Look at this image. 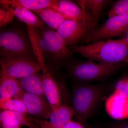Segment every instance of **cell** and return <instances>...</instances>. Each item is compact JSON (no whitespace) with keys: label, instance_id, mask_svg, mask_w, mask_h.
<instances>
[{"label":"cell","instance_id":"obj_1","mask_svg":"<svg viewBox=\"0 0 128 128\" xmlns=\"http://www.w3.org/2000/svg\"><path fill=\"white\" fill-rule=\"evenodd\" d=\"M73 53L99 63L128 64V44L124 38L108 39L72 47Z\"/></svg>","mask_w":128,"mask_h":128},{"label":"cell","instance_id":"obj_2","mask_svg":"<svg viewBox=\"0 0 128 128\" xmlns=\"http://www.w3.org/2000/svg\"><path fill=\"white\" fill-rule=\"evenodd\" d=\"M104 93L100 85L80 82L73 88L72 107L78 122L86 126L88 120L94 112Z\"/></svg>","mask_w":128,"mask_h":128},{"label":"cell","instance_id":"obj_3","mask_svg":"<svg viewBox=\"0 0 128 128\" xmlns=\"http://www.w3.org/2000/svg\"><path fill=\"white\" fill-rule=\"evenodd\" d=\"M125 63L106 64L96 63L92 60L72 63L67 66L69 75L80 82H87L108 78L116 73Z\"/></svg>","mask_w":128,"mask_h":128},{"label":"cell","instance_id":"obj_4","mask_svg":"<svg viewBox=\"0 0 128 128\" xmlns=\"http://www.w3.org/2000/svg\"><path fill=\"white\" fill-rule=\"evenodd\" d=\"M0 50L1 58L36 59L29 38L27 39L22 33L17 30L0 33Z\"/></svg>","mask_w":128,"mask_h":128},{"label":"cell","instance_id":"obj_5","mask_svg":"<svg viewBox=\"0 0 128 128\" xmlns=\"http://www.w3.org/2000/svg\"><path fill=\"white\" fill-rule=\"evenodd\" d=\"M44 56H48L56 61H64L70 58L73 52L65 43L57 31L50 28L39 29Z\"/></svg>","mask_w":128,"mask_h":128},{"label":"cell","instance_id":"obj_6","mask_svg":"<svg viewBox=\"0 0 128 128\" xmlns=\"http://www.w3.org/2000/svg\"><path fill=\"white\" fill-rule=\"evenodd\" d=\"M56 31L66 46L73 47L82 41L86 42L94 32L92 28L86 22L72 20L65 21Z\"/></svg>","mask_w":128,"mask_h":128},{"label":"cell","instance_id":"obj_7","mask_svg":"<svg viewBox=\"0 0 128 128\" xmlns=\"http://www.w3.org/2000/svg\"><path fill=\"white\" fill-rule=\"evenodd\" d=\"M128 28V16H115L108 17L102 26L94 30L86 43L110 39L124 33Z\"/></svg>","mask_w":128,"mask_h":128},{"label":"cell","instance_id":"obj_8","mask_svg":"<svg viewBox=\"0 0 128 128\" xmlns=\"http://www.w3.org/2000/svg\"><path fill=\"white\" fill-rule=\"evenodd\" d=\"M0 65L17 79L38 73L43 68L36 60L25 58H1Z\"/></svg>","mask_w":128,"mask_h":128},{"label":"cell","instance_id":"obj_9","mask_svg":"<svg viewBox=\"0 0 128 128\" xmlns=\"http://www.w3.org/2000/svg\"><path fill=\"white\" fill-rule=\"evenodd\" d=\"M52 9L68 18L70 20L80 21L94 28V17L90 12L83 10L74 2L68 0H56Z\"/></svg>","mask_w":128,"mask_h":128},{"label":"cell","instance_id":"obj_10","mask_svg":"<svg viewBox=\"0 0 128 128\" xmlns=\"http://www.w3.org/2000/svg\"><path fill=\"white\" fill-rule=\"evenodd\" d=\"M18 98L23 102L27 110L28 114L34 115L39 119H48L53 112L46 98L35 94L24 91Z\"/></svg>","mask_w":128,"mask_h":128},{"label":"cell","instance_id":"obj_11","mask_svg":"<svg viewBox=\"0 0 128 128\" xmlns=\"http://www.w3.org/2000/svg\"><path fill=\"white\" fill-rule=\"evenodd\" d=\"M74 115V112L72 106L62 105L58 109L51 113L49 121L31 118L40 128H62L65 124L72 121Z\"/></svg>","mask_w":128,"mask_h":128},{"label":"cell","instance_id":"obj_12","mask_svg":"<svg viewBox=\"0 0 128 128\" xmlns=\"http://www.w3.org/2000/svg\"><path fill=\"white\" fill-rule=\"evenodd\" d=\"M105 108L108 114L113 119H128V98L114 90L106 100Z\"/></svg>","mask_w":128,"mask_h":128},{"label":"cell","instance_id":"obj_13","mask_svg":"<svg viewBox=\"0 0 128 128\" xmlns=\"http://www.w3.org/2000/svg\"><path fill=\"white\" fill-rule=\"evenodd\" d=\"M24 91L18 80L8 73L1 66L0 72V101L18 98Z\"/></svg>","mask_w":128,"mask_h":128},{"label":"cell","instance_id":"obj_14","mask_svg":"<svg viewBox=\"0 0 128 128\" xmlns=\"http://www.w3.org/2000/svg\"><path fill=\"white\" fill-rule=\"evenodd\" d=\"M42 70L45 97L53 112H55L62 105L58 86L48 68Z\"/></svg>","mask_w":128,"mask_h":128},{"label":"cell","instance_id":"obj_15","mask_svg":"<svg viewBox=\"0 0 128 128\" xmlns=\"http://www.w3.org/2000/svg\"><path fill=\"white\" fill-rule=\"evenodd\" d=\"M6 9L10 11L20 20L26 25L42 29L44 28V24L32 12L25 8L17 6L0 4Z\"/></svg>","mask_w":128,"mask_h":128},{"label":"cell","instance_id":"obj_16","mask_svg":"<svg viewBox=\"0 0 128 128\" xmlns=\"http://www.w3.org/2000/svg\"><path fill=\"white\" fill-rule=\"evenodd\" d=\"M18 80L24 91L46 99L42 74L38 72Z\"/></svg>","mask_w":128,"mask_h":128},{"label":"cell","instance_id":"obj_17","mask_svg":"<svg viewBox=\"0 0 128 128\" xmlns=\"http://www.w3.org/2000/svg\"><path fill=\"white\" fill-rule=\"evenodd\" d=\"M32 12L49 28L56 30L65 21L70 20L66 16L52 8Z\"/></svg>","mask_w":128,"mask_h":128},{"label":"cell","instance_id":"obj_18","mask_svg":"<svg viewBox=\"0 0 128 128\" xmlns=\"http://www.w3.org/2000/svg\"><path fill=\"white\" fill-rule=\"evenodd\" d=\"M56 0H0V4L17 6L25 8L32 12L52 8Z\"/></svg>","mask_w":128,"mask_h":128},{"label":"cell","instance_id":"obj_19","mask_svg":"<svg viewBox=\"0 0 128 128\" xmlns=\"http://www.w3.org/2000/svg\"><path fill=\"white\" fill-rule=\"evenodd\" d=\"M26 28L28 37L36 60L42 66V70L47 68L41 45L39 29L28 25H26Z\"/></svg>","mask_w":128,"mask_h":128},{"label":"cell","instance_id":"obj_20","mask_svg":"<svg viewBox=\"0 0 128 128\" xmlns=\"http://www.w3.org/2000/svg\"><path fill=\"white\" fill-rule=\"evenodd\" d=\"M31 121V117L27 114L10 111L1 110L0 126H28Z\"/></svg>","mask_w":128,"mask_h":128},{"label":"cell","instance_id":"obj_21","mask_svg":"<svg viewBox=\"0 0 128 128\" xmlns=\"http://www.w3.org/2000/svg\"><path fill=\"white\" fill-rule=\"evenodd\" d=\"M110 1L105 0H85L78 1L80 7L90 12L94 17L95 30L97 28L98 18L102 9L104 5Z\"/></svg>","mask_w":128,"mask_h":128},{"label":"cell","instance_id":"obj_22","mask_svg":"<svg viewBox=\"0 0 128 128\" xmlns=\"http://www.w3.org/2000/svg\"><path fill=\"white\" fill-rule=\"evenodd\" d=\"M0 108L1 110L18 112L27 114L25 105L22 100L18 98H12L0 101Z\"/></svg>","mask_w":128,"mask_h":128},{"label":"cell","instance_id":"obj_23","mask_svg":"<svg viewBox=\"0 0 128 128\" xmlns=\"http://www.w3.org/2000/svg\"><path fill=\"white\" fill-rule=\"evenodd\" d=\"M115 16H128V0H119L108 12V17Z\"/></svg>","mask_w":128,"mask_h":128},{"label":"cell","instance_id":"obj_24","mask_svg":"<svg viewBox=\"0 0 128 128\" xmlns=\"http://www.w3.org/2000/svg\"><path fill=\"white\" fill-rule=\"evenodd\" d=\"M15 16L11 12L1 6L0 7V27H4L12 22Z\"/></svg>","mask_w":128,"mask_h":128},{"label":"cell","instance_id":"obj_25","mask_svg":"<svg viewBox=\"0 0 128 128\" xmlns=\"http://www.w3.org/2000/svg\"><path fill=\"white\" fill-rule=\"evenodd\" d=\"M114 90L128 98V76L121 78L116 82Z\"/></svg>","mask_w":128,"mask_h":128},{"label":"cell","instance_id":"obj_26","mask_svg":"<svg viewBox=\"0 0 128 128\" xmlns=\"http://www.w3.org/2000/svg\"><path fill=\"white\" fill-rule=\"evenodd\" d=\"M62 128H86L78 122L72 121L66 123Z\"/></svg>","mask_w":128,"mask_h":128},{"label":"cell","instance_id":"obj_27","mask_svg":"<svg viewBox=\"0 0 128 128\" xmlns=\"http://www.w3.org/2000/svg\"><path fill=\"white\" fill-rule=\"evenodd\" d=\"M110 128H128V121L114 123L110 125Z\"/></svg>","mask_w":128,"mask_h":128},{"label":"cell","instance_id":"obj_28","mask_svg":"<svg viewBox=\"0 0 128 128\" xmlns=\"http://www.w3.org/2000/svg\"><path fill=\"white\" fill-rule=\"evenodd\" d=\"M31 122H30V124H29V125H28V126L29 128H40L39 126H38L37 124L34 122V121L32 120L31 117Z\"/></svg>","mask_w":128,"mask_h":128},{"label":"cell","instance_id":"obj_29","mask_svg":"<svg viewBox=\"0 0 128 128\" xmlns=\"http://www.w3.org/2000/svg\"><path fill=\"white\" fill-rule=\"evenodd\" d=\"M124 34H125V36L124 38L128 44V28Z\"/></svg>","mask_w":128,"mask_h":128},{"label":"cell","instance_id":"obj_30","mask_svg":"<svg viewBox=\"0 0 128 128\" xmlns=\"http://www.w3.org/2000/svg\"><path fill=\"white\" fill-rule=\"evenodd\" d=\"M2 128H21L20 126H1Z\"/></svg>","mask_w":128,"mask_h":128}]
</instances>
